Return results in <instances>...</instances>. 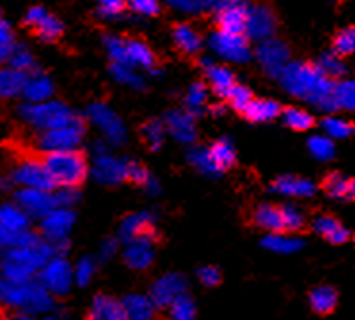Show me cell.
I'll list each match as a JSON object with an SVG mask.
<instances>
[{
  "label": "cell",
  "instance_id": "cell-1",
  "mask_svg": "<svg viewBox=\"0 0 355 320\" xmlns=\"http://www.w3.org/2000/svg\"><path fill=\"white\" fill-rule=\"evenodd\" d=\"M277 78L283 88L294 98L304 99L327 113L338 109V103L334 99L336 84L313 63L288 61Z\"/></svg>",
  "mask_w": 355,
  "mask_h": 320
},
{
  "label": "cell",
  "instance_id": "cell-2",
  "mask_svg": "<svg viewBox=\"0 0 355 320\" xmlns=\"http://www.w3.org/2000/svg\"><path fill=\"white\" fill-rule=\"evenodd\" d=\"M40 162L44 164L50 177L54 179L55 187L65 189H77L83 185L88 174L86 157L78 151H58L37 154Z\"/></svg>",
  "mask_w": 355,
  "mask_h": 320
},
{
  "label": "cell",
  "instance_id": "cell-3",
  "mask_svg": "<svg viewBox=\"0 0 355 320\" xmlns=\"http://www.w3.org/2000/svg\"><path fill=\"white\" fill-rule=\"evenodd\" d=\"M17 116L25 126L37 132L60 128L69 124L75 114L62 101H44V103H24L17 107Z\"/></svg>",
  "mask_w": 355,
  "mask_h": 320
},
{
  "label": "cell",
  "instance_id": "cell-4",
  "mask_svg": "<svg viewBox=\"0 0 355 320\" xmlns=\"http://www.w3.org/2000/svg\"><path fill=\"white\" fill-rule=\"evenodd\" d=\"M0 303L19 307L25 311H44L50 307L48 290L40 282H12L0 278Z\"/></svg>",
  "mask_w": 355,
  "mask_h": 320
},
{
  "label": "cell",
  "instance_id": "cell-5",
  "mask_svg": "<svg viewBox=\"0 0 355 320\" xmlns=\"http://www.w3.org/2000/svg\"><path fill=\"white\" fill-rule=\"evenodd\" d=\"M85 136V121L80 116H75L69 124L60 128L37 132L33 136V149H37L39 154L58 151H75V147L80 145Z\"/></svg>",
  "mask_w": 355,
  "mask_h": 320
},
{
  "label": "cell",
  "instance_id": "cell-6",
  "mask_svg": "<svg viewBox=\"0 0 355 320\" xmlns=\"http://www.w3.org/2000/svg\"><path fill=\"white\" fill-rule=\"evenodd\" d=\"M10 179L19 189H39V190H55L54 179L50 177L44 164L40 162L37 154H25L17 160L10 170Z\"/></svg>",
  "mask_w": 355,
  "mask_h": 320
},
{
  "label": "cell",
  "instance_id": "cell-7",
  "mask_svg": "<svg viewBox=\"0 0 355 320\" xmlns=\"http://www.w3.org/2000/svg\"><path fill=\"white\" fill-rule=\"evenodd\" d=\"M277 14L273 12V8L266 2H256L248 4V19H247V37L263 42L273 37V33L277 30Z\"/></svg>",
  "mask_w": 355,
  "mask_h": 320
},
{
  "label": "cell",
  "instance_id": "cell-8",
  "mask_svg": "<svg viewBox=\"0 0 355 320\" xmlns=\"http://www.w3.org/2000/svg\"><path fill=\"white\" fill-rule=\"evenodd\" d=\"M248 4L245 0H227L216 12V25L220 33L247 37Z\"/></svg>",
  "mask_w": 355,
  "mask_h": 320
},
{
  "label": "cell",
  "instance_id": "cell-9",
  "mask_svg": "<svg viewBox=\"0 0 355 320\" xmlns=\"http://www.w3.org/2000/svg\"><path fill=\"white\" fill-rule=\"evenodd\" d=\"M14 200L29 217H39V220H42L46 213H50L55 208H60L54 190L17 189L14 193Z\"/></svg>",
  "mask_w": 355,
  "mask_h": 320
},
{
  "label": "cell",
  "instance_id": "cell-10",
  "mask_svg": "<svg viewBox=\"0 0 355 320\" xmlns=\"http://www.w3.org/2000/svg\"><path fill=\"white\" fill-rule=\"evenodd\" d=\"M210 46L218 55L235 61V63H245L250 57V46H248V38L245 35L237 37V35H225V33L218 30L210 37Z\"/></svg>",
  "mask_w": 355,
  "mask_h": 320
},
{
  "label": "cell",
  "instance_id": "cell-11",
  "mask_svg": "<svg viewBox=\"0 0 355 320\" xmlns=\"http://www.w3.org/2000/svg\"><path fill=\"white\" fill-rule=\"evenodd\" d=\"M256 55H258V61L262 63V67L270 73L271 76L277 78L281 75V71L285 69V65L288 63V55H291V50L285 42H281L277 38H270V40H263L258 46L256 50Z\"/></svg>",
  "mask_w": 355,
  "mask_h": 320
},
{
  "label": "cell",
  "instance_id": "cell-12",
  "mask_svg": "<svg viewBox=\"0 0 355 320\" xmlns=\"http://www.w3.org/2000/svg\"><path fill=\"white\" fill-rule=\"evenodd\" d=\"M40 284L55 296L65 294L71 286V267L62 258H54L40 269Z\"/></svg>",
  "mask_w": 355,
  "mask_h": 320
},
{
  "label": "cell",
  "instance_id": "cell-13",
  "mask_svg": "<svg viewBox=\"0 0 355 320\" xmlns=\"http://www.w3.org/2000/svg\"><path fill=\"white\" fill-rule=\"evenodd\" d=\"M75 221V213L67 210V208H55L50 213H46L40 220V236L50 242H60L65 240V236L73 227Z\"/></svg>",
  "mask_w": 355,
  "mask_h": 320
},
{
  "label": "cell",
  "instance_id": "cell-14",
  "mask_svg": "<svg viewBox=\"0 0 355 320\" xmlns=\"http://www.w3.org/2000/svg\"><path fill=\"white\" fill-rule=\"evenodd\" d=\"M88 116H90V121L98 128L103 130V134L107 136V139H111L113 143H123L124 136H126L123 122L107 105L92 103V105L88 107Z\"/></svg>",
  "mask_w": 355,
  "mask_h": 320
},
{
  "label": "cell",
  "instance_id": "cell-15",
  "mask_svg": "<svg viewBox=\"0 0 355 320\" xmlns=\"http://www.w3.org/2000/svg\"><path fill=\"white\" fill-rule=\"evenodd\" d=\"M186 292V278L182 274H164L155 282L151 290V301L159 309H168L170 303Z\"/></svg>",
  "mask_w": 355,
  "mask_h": 320
},
{
  "label": "cell",
  "instance_id": "cell-16",
  "mask_svg": "<svg viewBox=\"0 0 355 320\" xmlns=\"http://www.w3.org/2000/svg\"><path fill=\"white\" fill-rule=\"evenodd\" d=\"M86 320H128L123 301L107 294H98L94 297Z\"/></svg>",
  "mask_w": 355,
  "mask_h": 320
},
{
  "label": "cell",
  "instance_id": "cell-17",
  "mask_svg": "<svg viewBox=\"0 0 355 320\" xmlns=\"http://www.w3.org/2000/svg\"><path fill=\"white\" fill-rule=\"evenodd\" d=\"M164 122H166V128H168L170 134L176 137L178 141L193 143L197 132H195L193 114L189 111H176V109L168 111L164 116Z\"/></svg>",
  "mask_w": 355,
  "mask_h": 320
},
{
  "label": "cell",
  "instance_id": "cell-18",
  "mask_svg": "<svg viewBox=\"0 0 355 320\" xmlns=\"http://www.w3.org/2000/svg\"><path fill=\"white\" fill-rule=\"evenodd\" d=\"M52 94H54V82L44 73L35 71L31 75H27L24 91H21L25 103H44V101H50Z\"/></svg>",
  "mask_w": 355,
  "mask_h": 320
},
{
  "label": "cell",
  "instance_id": "cell-19",
  "mask_svg": "<svg viewBox=\"0 0 355 320\" xmlns=\"http://www.w3.org/2000/svg\"><path fill=\"white\" fill-rule=\"evenodd\" d=\"M157 236L153 229V220L147 213H132L126 215L121 223V238L134 240V238H153Z\"/></svg>",
  "mask_w": 355,
  "mask_h": 320
},
{
  "label": "cell",
  "instance_id": "cell-20",
  "mask_svg": "<svg viewBox=\"0 0 355 320\" xmlns=\"http://www.w3.org/2000/svg\"><path fill=\"white\" fill-rule=\"evenodd\" d=\"M124 261L130 269L141 271L153 261V238H134L124 250Z\"/></svg>",
  "mask_w": 355,
  "mask_h": 320
},
{
  "label": "cell",
  "instance_id": "cell-21",
  "mask_svg": "<svg viewBox=\"0 0 355 320\" xmlns=\"http://www.w3.org/2000/svg\"><path fill=\"white\" fill-rule=\"evenodd\" d=\"M25 80H27L25 73H19L8 65H2L0 67V101L21 98Z\"/></svg>",
  "mask_w": 355,
  "mask_h": 320
},
{
  "label": "cell",
  "instance_id": "cell-22",
  "mask_svg": "<svg viewBox=\"0 0 355 320\" xmlns=\"http://www.w3.org/2000/svg\"><path fill=\"white\" fill-rule=\"evenodd\" d=\"M311 227L331 244H344L349 240V231L332 215H319L311 221Z\"/></svg>",
  "mask_w": 355,
  "mask_h": 320
},
{
  "label": "cell",
  "instance_id": "cell-23",
  "mask_svg": "<svg viewBox=\"0 0 355 320\" xmlns=\"http://www.w3.org/2000/svg\"><path fill=\"white\" fill-rule=\"evenodd\" d=\"M271 190L279 195H288V197H311L315 193V185L304 177L283 175L271 183Z\"/></svg>",
  "mask_w": 355,
  "mask_h": 320
},
{
  "label": "cell",
  "instance_id": "cell-24",
  "mask_svg": "<svg viewBox=\"0 0 355 320\" xmlns=\"http://www.w3.org/2000/svg\"><path fill=\"white\" fill-rule=\"evenodd\" d=\"M172 38H174V44L178 46V50H182L187 55H195V53L201 52V35L189 23H176L172 29Z\"/></svg>",
  "mask_w": 355,
  "mask_h": 320
},
{
  "label": "cell",
  "instance_id": "cell-25",
  "mask_svg": "<svg viewBox=\"0 0 355 320\" xmlns=\"http://www.w3.org/2000/svg\"><path fill=\"white\" fill-rule=\"evenodd\" d=\"M252 223L256 227L268 231L270 235L273 233H285L283 229V215H281V206L262 204L252 212Z\"/></svg>",
  "mask_w": 355,
  "mask_h": 320
},
{
  "label": "cell",
  "instance_id": "cell-26",
  "mask_svg": "<svg viewBox=\"0 0 355 320\" xmlns=\"http://www.w3.org/2000/svg\"><path fill=\"white\" fill-rule=\"evenodd\" d=\"M94 174L98 177V181L105 183V185H115V183L124 181L126 162L111 159V157H100L94 166Z\"/></svg>",
  "mask_w": 355,
  "mask_h": 320
},
{
  "label": "cell",
  "instance_id": "cell-27",
  "mask_svg": "<svg viewBox=\"0 0 355 320\" xmlns=\"http://www.w3.org/2000/svg\"><path fill=\"white\" fill-rule=\"evenodd\" d=\"M309 307L319 317H327L338 307V292L332 286H317L309 292Z\"/></svg>",
  "mask_w": 355,
  "mask_h": 320
},
{
  "label": "cell",
  "instance_id": "cell-28",
  "mask_svg": "<svg viewBox=\"0 0 355 320\" xmlns=\"http://www.w3.org/2000/svg\"><path fill=\"white\" fill-rule=\"evenodd\" d=\"M207 78H209L212 90L216 91V96H220L222 99L230 98L233 88L237 86V80H235V76L230 69L212 65V63H207Z\"/></svg>",
  "mask_w": 355,
  "mask_h": 320
},
{
  "label": "cell",
  "instance_id": "cell-29",
  "mask_svg": "<svg viewBox=\"0 0 355 320\" xmlns=\"http://www.w3.org/2000/svg\"><path fill=\"white\" fill-rule=\"evenodd\" d=\"M283 113V109L273 99H252L243 111V116L250 122H268Z\"/></svg>",
  "mask_w": 355,
  "mask_h": 320
},
{
  "label": "cell",
  "instance_id": "cell-30",
  "mask_svg": "<svg viewBox=\"0 0 355 320\" xmlns=\"http://www.w3.org/2000/svg\"><path fill=\"white\" fill-rule=\"evenodd\" d=\"M126 50H128L130 65H139V67L146 69H155V65H157L155 52L139 38H126Z\"/></svg>",
  "mask_w": 355,
  "mask_h": 320
},
{
  "label": "cell",
  "instance_id": "cell-31",
  "mask_svg": "<svg viewBox=\"0 0 355 320\" xmlns=\"http://www.w3.org/2000/svg\"><path fill=\"white\" fill-rule=\"evenodd\" d=\"M210 159H212V164L220 172H225L235 164V149H233V143L230 139H218L214 143L210 145L209 149Z\"/></svg>",
  "mask_w": 355,
  "mask_h": 320
},
{
  "label": "cell",
  "instance_id": "cell-32",
  "mask_svg": "<svg viewBox=\"0 0 355 320\" xmlns=\"http://www.w3.org/2000/svg\"><path fill=\"white\" fill-rule=\"evenodd\" d=\"M0 227H6L10 231H25L29 229V215L14 202V204L0 206Z\"/></svg>",
  "mask_w": 355,
  "mask_h": 320
},
{
  "label": "cell",
  "instance_id": "cell-33",
  "mask_svg": "<svg viewBox=\"0 0 355 320\" xmlns=\"http://www.w3.org/2000/svg\"><path fill=\"white\" fill-rule=\"evenodd\" d=\"M124 309L128 314V320H151L153 319L155 305L149 297L128 296L123 299Z\"/></svg>",
  "mask_w": 355,
  "mask_h": 320
},
{
  "label": "cell",
  "instance_id": "cell-34",
  "mask_svg": "<svg viewBox=\"0 0 355 320\" xmlns=\"http://www.w3.org/2000/svg\"><path fill=\"white\" fill-rule=\"evenodd\" d=\"M33 33L44 42H55L63 35V23L55 15L46 14L42 21L33 27Z\"/></svg>",
  "mask_w": 355,
  "mask_h": 320
},
{
  "label": "cell",
  "instance_id": "cell-35",
  "mask_svg": "<svg viewBox=\"0 0 355 320\" xmlns=\"http://www.w3.org/2000/svg\"><path fill=\"white\" fill-rule=\"evenodd\" d=\"M262 246L271 251H277V254H293V251L300 250L304 244H302V240H296L291 236L273 233V235H268L263 238Z\"/></svg>",
  "mask_w": 355,
  "mask_h": 320
},
{
  "label": "cell",
  "instance_id": "cell-36",
  "mask_svg": "<svg viewBox=\"0 0 355 320\" xmlns=\"http://www.w3.org/2000/svg\"><path fill=\"white\" fill-rule=\"evenodd\" d=\"M6 65L12 69H16L19 73H25V75L35 73V57H33V53L29 52L25 46H14V50L10 53V60Z\"/></svg>",
  "mask_w": 355,
  "mask_h": 320
},
{
  "label": "cell",
  "instance_id": "cell-37",
  "mask_svg": "<svg viewBox=\"0 0 355 320\" xmlns=\"http://www.w3.org/2000/svg\"><path fill=\"white\" fill-rule=\"evenodd\" d=\"M195 303L193 299L186 294L174 299L168 307V319L170 320H195Z\"/></svg>",
  "mask_w": 355,
  "mask_h": 320
},
{
  "label": "cell",
  "instance_id": "cell-38",
  "mask_svg": "<svg viewBox=\"0 0 355 320\" xmlns=\"http://www.w3.org/2000/svg\"><path fill=\"white\" fill-rule=\"evenodd\" d=\"M324 193L332 198H347V190H349V179L346 175L332 172L327 174L323 179Z\"/></svg>",
  "mask_w": 355,
  "mask_h": 320
},
{
  "label": "cell",
  "instance_id": "cell-39",
  "mask_svg": "<svg viewBox=\"0 0 355 320\" xmlns=\"http://www.w3.org/2000/svg\"><path fill=\"white\" fill-rule=\"evenodd\" d=\"M332 52L336 55H349L355 52V25L338 30L332 38Z\"/></svg>",
  "mask_w": 355,
  "mask_h": 320
},
{
  "label": "cell",
  "instance_id": "cell-40",
  "mask_svg": "<svg viewBox=\"0 0 355 320\" xmlns=\"http://www.w3.org/2000/svg\"><path fill=\"white\" fill-rule=\"evenodd\" d=\"M283 121L288 128L296 130V132H304L313 126V116L296 107H288L283 111Z\"/></svg>",
  "mask_w": 355,
  "mask_h": 320
},
{
  "label": "cell",
  "instance_id": "cell-41",
  "mask_svg": "<svg viewBox=\"0 0 355 320\" xmlns=\"http://www.w3.org/2000/svg\"><path fill=\"white\" fill-rule=\"evenodd\" d=\"M103 44H105V50H107L109 57L113 60V63L130 65V60H128V50H126V38L107 35V37L103 38Z\"/></svg>",
  "mask_w": 355,
  "mask_h": 320
},
{
  "label": "cell",
  "instance_id": "cell-42",
  "mask_svg": "<svg viewBox=\"0 0 355 320\" xmlns=\"http://www.w3.org/2000/svg\"><path fill=\"white\" fill-rule=\"evenodd\" d=\"M139 136L144 139V143L155 151L161 147L162 139H164V126L161 121H147L146 124H141Z\"/></svg>",
  "mask_w": 355,
  "mask_h": 320
},
{
  "label": "cell",
  "instance_id": "cell-43",
  "mask_svg": "<svg viewBox=\"0 0 355 320\" xmlns=\"http://www.w3.org/2000/svg\"><path fill=\"white\" fill-rule=\"evenodd\" d=\"M111 75H113L116 82L126 84V86H132V88H141L144 86V78L130 65L111 63Z\"/></svg>",
  "mask_w": 355,
  "mask_h": 320
},
{
  "label": "cell",
  "instance_id": "cell-44",
  "mask_svg": "<svg viewBox=\"0 0 355 320\" xmlns=\"http://www.w3.org/2000/svg\"><path fill=\"white\" fill-rule=\"evenodd\" d=\"M281 215H283V229L285 233H298L306 227V217L300 210L294 206H281Z\"/></svg>",
  "mask_w": 355,
  "mask_h": 320
},
{
  "label": "cell",
  "instance_id": "cell-45",
  "mask_svg": "<svg viewBox=\"0 0 355 320\" xmlns=\"http://www.w3.org/2000/svg\"><path fill=\"white\" fill-rule=\"evenodd\" d=\"M317 67L323 71L324 75L329 76V78H338V76L346 75V65H344V61H342V57L340 55H336V53H324L323 57L319 60V63H317Z\"/></svg>",
  "mask_w": 355,
  "mask_h": 320
},
{
  "label": "cell",
  "instance_id": "cell-46",
  "mask_svg": "<svg viewBox=\"0 0 355 320\" xmlns=\"http://www.w3.org/2000/svg\"><path fill=\"white\" fill-rule=\"evenodd\" d=\"M308 149L317 160H331L334 157V145L329 137L324 136L309 137Z\"/></svg>",
  "mask_w": 355,
  "mask_h": 320
},
{
  "label": "cell",
  "instance_id": "cell-47",
  "mask_svg": "<svg viewBox=\"0 0 355 320\" xmlns=\"http://www.w3.org/2000/svg\"><path fill=\"white\" fill-rule=\"evenodd\" d=\"M16 46V40H14V33L10 29V25L2 17H0V67L4 63H8L10 53Z\"/></svg>",
  "mask_w": 355,
  "mask_h": 320
},
{
  "label": "cell",
  "instance_id": "cell-48",
  "mask_svg": "<svg viewBox=\"0 0 355 320\" xmlns=\"http://www.w3.org/2000/svg\"><path fill=\"white\" fill-rule=\"evenodd\" d=\"M187 107H189V113L197 114L201 113L202 105H205V101H207V88H205V84L201 82H195L189 86V90H187Z\"/></svg>",
  "mask_w": 355,
  "mask_h": 320
},
{
  "label": "cell",
  "instance_id": "cell-49",
  "mask_svg": "<svg viewBox=\"0 0 355 320\" xmlns=\"http://www.w3.org/2000/svg\"><path fill=\"white\" fill-rule=\"evenodd\" d=\"M321 126H323L324 132H327L331 137H334V139L347 137L355 130L349 122L340 121V118H331V116H329V118H324V121L321 122Z\"/></svg>",
  "mask_w": 355,
  "mask_h": 320
},
{
  "label": "cell",
  "instance_id": "cell-50",
  "mask_svg": "<svg viewBox=\"0 0 355 320\" xmlns=\"http://www.w3.org/2000/svg\"><path fill=\"white\" fill-rule=\"evenodd\" d=\"M124 181H130L132 185H138V187H147L151 183L149 172L146 168L138 164V162H126V175H124Z\"/></svg>",
  "mask_w": 355,
  "mask_h": 320
},
{
  "label": "cell",
  "instance_id": "cell-51",
  "mask_svg": "<svg viewBox=\"0 0 355 320\" xmlns=\"http://www.w3.org/2000/svg\"><path fill=\"white\" fill-rule=\"evenodd\" d=\"M189 160H191V164H193V166H197L199 170H201L202 174H207V175L218 174V170L214 168V164H212V159H210L209 149H195V151L189 154Z\"/></svg>",
  "mask_w": 355,
  "mask_h": 320
},
{
  "label": "cell",
  "instance_id": "cell-52",
  "mask_svg": "<svg viewBox=\"0 0 355 320\" xmlns=\"http://www.w3.org/2000/svg\"><path fill=\"white\" fill-rule=\"evenodd\" d=\"M252 91L248 90L247 86H241V84H237L235 88H233V91L230 94V98H227V101L232 103V107L235 109V111H239V113H243L245 109H247V105L252 101Z\"/></svg>",
  "mask_w": 355,
  "mask_h": 320
},
{
  "label": "cell",
  "instance_id": "cell-53",
  "mask_svg": "<svg viewBox=\"0 0 355 320\" xmlns=\"http://www.w3.org/2000/svg\"><path fill=\"white\" fill-rule=\"evenodd\" d=\"M126 6H130L136 14L141 15H159L161 4L159 0H126Z\"/></svg>",
  "mask_w": 355,
  "mask_h": 320
},
{
  "label": "cell",
  "instance_id": "cell-54",
  "mask_svg": "<svg viewBox=\"0 0 355 320\" xmlns=\"http://www.w3.org/2000/svg\"><path fill=\"white\" fill-rule=\"evenodd\" d=\"M98 4H100V12L105 17H116L124 12L126 0H98Z\"/></svg>",
  "mask_w": 355,
  "mask_h": 320
},
{
  "label": "cell",
  "instance_id": "cell-55",
  "mask_svg": "<svg viewBox=\"0 0 355 320\" xmlns=\"http://www.w3.org/2000/svg\"><path fill=\"white\" fill-rule=\"evenodd\" d=\"M199 281L205 284V286H218L222 282V273L218 271V267H201L199 269Z\"/></svg>",
  "mask_w": 355,
  "mask_h": 320
},
{
  "label": "cell",
  "instance_id": "cell-56",
  "mask_svg": "<svg viewBox=\"0 0 355 320\" xmlns=\"http://www.w3.org/2000/svg\"><path fill=\"white\" fill-rule=\"evenodd\" d=\"M170 6L176 8L180 12H186V14H199L202 8L199 0H166Z\"/></svg>",
  "mask_w": 355,
  "mask_h": 320
},
{
  "label": "cell",
  "instance_id": "cell-57",
  "mask_svg": "<svg viewBox=\"0 0 355 320\" xmlns=\"http://www.w3.org/2000/svg\"><path fill=\"white\" fill-rule=\"evenodd\" d=\"M46 14L48 12L42 6H33L29 8V10H27V14L24 15V23L27 25V27H31L33 29L37 23H40L42 19H44V15Z\"/></svg>",
  "mask_w": 355,
  "mask_h": 320
},
{
  "label": "cell",
  "instance_id": "cell-58",
  "mask_svg": "<svg viewBox=\"0 0 355 320\" xmlns=\"http://www.w3.org/2000/svg\"><path fill=\"white\" fill-rule=\"evenodd\" d=\"M92 271H94V263L90 259H83L77 267V278L80 284H85L90 276H92Z\"/></svg>",
  "mask_w": 355,
  "mask_h": 320
},
{
  "label": "cell",
  "instance_id": "cell-59",
  "mask_svg": "<svg viewBox=\"0 0 355 320\" xmlns=\"http://www.w3.org/2000/svg\"><path fill=\"white\" fill-rule=\"evenodd\" d=\"M199 2H201L202 10H216L218 12V10L227 2V0H199Z\"/></svg>",
  "mask_w": 355,
  "mask_h": 320
},
{
  "label": "cell",
  "instance_id": "cell-60",
  "mask_svg": "<svg viewBox=\"0 0 355 320\" xmlns=\"http://www.w3.org/2000/svg\"><path fill=\"white\" fill-rule=\"evenodd\" d=\"M347 198H354L355 200V177L349 179V190H347Z\"/></svg>",
  "mask_w": 355,
  "mask_h": 320
},
{
  "label": "cell",
  "instance_id": "cell-61",
  "mask_svg": "<svg viewBox=\"0 0 355 320\" xmlns=\"http://www.w3.org/2000/svg\"><path fill=\"white\" fill-rule=\"evenodd\" d=\"M16 320H31V319H25V317H17Z\"/></svg>",
  "mask_w": 355,
  "mask_h": 320
},
{
  "label": "cell",
  "instance_id": "cell-62",
  "mask_svg": "<svg viewBox=\"0 0 355 320\" xmlns=\"http://www.w3.org/2000/svg\"><path fill=\"white\" fill-rule=\"evenodd\" d=\"M48 320H50V319H48Z\"/></svg>",
  "mask_w": 355,
  "mask_h": 320
}]
</instances>
